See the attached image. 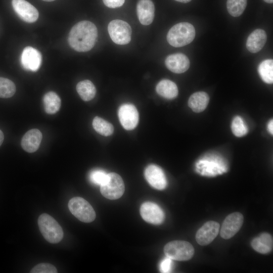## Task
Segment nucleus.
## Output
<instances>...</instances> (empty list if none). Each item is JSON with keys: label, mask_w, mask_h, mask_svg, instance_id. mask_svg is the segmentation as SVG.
Masks as SVG:
<instances>
[{"label": "nucleus", "mask_w": 273, "mask_h": 273, "mask_svg": "<svg viewBox=\"0 0 273 273\" xmlns=\"http://www.w3.org/2000/svg\"><path fill=\"white\" fill-rule=\"evenodd\" d=\"M97 36L96 26L92 22L82 21L72 27L69 33L68 41L70 47L75 51L85 52L94 47Z\"/></svg>", "instance_id": "nucleus-1"}, {"label": "nucleus", "mask_w": 273, "mask_h": 273, "mask_svg": "<svg viewBox=\"0 0 273 273\" xmlns=\"http://www.w3.org/2000/svg\"><path fill=\"white\" fill-rule=\"evenodd\" d=\"M195 36V29L188 22H180L174 25L168 31L167 40L172 46L181 47L191 43Z\"/></svg>", "instance_id": "nucleus-2"}, {"label": "nucleus", "mask_w": 273, "mask_h": 273, "mask_svg": "<svg viewBox=\"0 0 273 273\" xmlns=\"http://www.w3.org/2000/svg\"><path fill=\"white\" fill-rule=\"evenodd\" d=\"M39 230L44 239L53 244L59 243L63 237V231L58 222L47 213L41 214L38 218Z\"/></svg>", "instance_id": "nucleus-3"}, {"label": "nucleus", "mask_w": 273, "mask_h": 273, "mask_svg": "<svg viewBox=\"0 0 273 273\" xmlns=\"http://www.w3.org/2000/svg\"><path fill=\"white\" fill-rule=\"evenodd\" d=\"M166 256L177 261L188 260L194 254V248L188 242L181 240L172 241L167 243L164 247Z\"/></svg>", "instance_id": "nucleus-4"}, {"label": "nucleus", "mask_w": 273, "mask_h": 273, "mask_svg": "<svg viewBox=\"0 0 273 273\" xmlns=\"http://www.w3.org/2000/svg\"><path fill=\"white\" fill-rule=\"evenodd\" d=\"M68 206L71 213L81 221L90 222L96 218V212L92 205L81 197L71 199Z\"/></svg>", "instance_id": "nucleus-5"}, {"label": "nucleus", "mask_w": 273, "mask_h": 273, "mask_svg": "<svg viewBox=\"0 0 273 273\" xmlns=\"http://www.w3.org/2000/svg\"><path fill=\"white\" fill-rule=\"evenodd\" d=\"M125 187L121 177L115 172L108 173L106 181L100 186L102 195L110 200L120 198L124 192Z\"/></svg>", "instance_id": "nucleus-6"}, {"label": "nucleus", "mask_w": 273, "mask_h": 273, "mask_svg": "<svg viewBox=\"0 0 273 273\" xmlns=\"http://www.w3.org/2000/svg\"><path fill=\"white\" fill-rule=\"evenodd\" d=\"M108 30L112 41L117 44H126L131 40V28L125 21L119 19L111 21Z\"/></svg>", "instance_id": "nucleus-7"}, {"label": "nucleus", "mask_w": 273, "mask_h": 273, "mask_svg": "<svg viewBox=\"0 0 273 273\" xmlns=\"http://www.w3.org/2000/svg\"><path fill=\"white\" fill-rule=\"evenodd\" d=\"M244 220L243 215L236 212L228 215L223 221L220 235L223 239L232 238L241 229Z\"/></svg>", "instance_id": "nucleus-8"}, {"label": "nucleus", "mask_w": 273, "mask_h": 273, "mask_svg": "<svg viewBox=\"0 0 273 273\" xmlns=\"http://www.w3.org/2000/svg\"><path fill=\"white\" fill-rule=\"evenodd\" d=\"M119 121L126 130L133 129L138 125L139 119L138 111L136 107L131 104H124L118 110Z\"/></svg>", "instance_id": "nucleus-9"}, {"label": "nucleus", "mask_w": 273, "mask_h": 273, "mask_svg": "<svg viewBox=\"0 0 273 273\" xmlns=\"http://www.w3.org/2000/svg\"><path fill=\"white\" fill-rule=\"evenodd\" d=\"M140 214L144 220L153 224L162 223L165 218L162 209L157 204L151 202H144L142 204Z\"/></svg>", "instance_id": "nucleus-10"}, {"label": "nucleus", "mask_w": 273, "mask_h": 273, "mask_svg": "<svg viewBox=\"0 0 273 273\" xmlns=\"http://www.w3.org/2000/svg\"><path fill=\"white\" fill-rule=\"evenodd\" d=\"M12 6L18 16L24 22L33 23L39 16L37 10L25 0H12Z\"/></svg>", "instance_id": "nucleus-11"}, {"label": "nucleus", "mask_w": 273, "mask_h": 273, "mask_svg": "<svg viewBox=\"0 0 273 273\" xmlns=\"http://www.w3.org/2000/svg\"><path fill=\"white\" fill-rule=\"evenodd\" d=\"M219 224L214 221L205 222L197 232L196 240L200 245L205 246L211 243L219 233Z\"/></svg>", "instance_id": "nucleus-12"}, {"label": "nucleus", "mask_w": 273, "mask_h": 273, "mask_svg": "<svg viewBox=\"0 0 273 273\" xmlns=\"http://www.w3.org/2000/svg\"><path fill=\"white\" fill-rule=\"evenodd\" d=\"M145 178L148 183L154 188L164 190L167 186V180L163 170L158 166L148 165L144 172Z\"/></svg>", "instance_id": "nucleus-13"}, {"label": "nucleus", "mask_w": 273, "mask_h": 273, "mask_svg": "<svg viewBox=\"0 0 273 273\" xmlns=\"http://www.w3.org/2000/svg\"><path fill=\"white\" fill-rule=\"evenodd\" d=\"M21 61L25 70L36 71L41 64V55L36 49L31 47H27L22 53Z\"/></svg>", "instance_id": "nucleus-14"}, {"label": "nucleus", "mask_w": 273, "mask_h": 273, "mask_svg": "<svg viewBox=\"0 0 273 273\" xmlns=\"http://www.w3.org/2000/svg\"><path fill=\"white\" fill-rule=\"evenodd\" d=\"M165 64L170 71L178 74L186 72L190 67L189 58L182 53L168 56L165 59Z\"/></svg>", "instance_id": "nucleus-15"}, {"label": "nucleus", "mask_w": 273, "mask_h": 273, "mask_svg": "<svg viewBox=\"0 0 273 273\" xmlns=\"http://www.w3.org/2000/svg\"><path fill=\"white\" fill-rule=\"evenodd\" d=\"M136 13L140 23L150 25L154 18L155 7L151 0H140L136 6Z\"/></svg>", "instance_id": "nucleus-16"}, {"label": "nucleus", "mask_w": 273, "mask_h": 273, "mask_svg": "<svg viewBox=\"0 0 273 273\" xmlns=\"http://www.w3.org/2000/svg\"><path fill=\"white\" fill-rule=\"evenodd\" d=\"M42 137V133L39 130L31 129L23 135L21 143V146L27 152H34L38 149Z\"/></svg>", "instance_id": "nucleus-17"}, {"label": "nucleus", "mask_w": 273, "mask_h": 273, "mask_svg": "<svg viewBox=\"0 0 273 273\" xmlns=\"http://www.w3.org/2000/svg\"><path fill=\"white\" fill-rule=\"evenodd\" d=\"M266 40L267 35L264 30L255 29L248 36L246 41V48L251 53H257L263 48Z\"/></svg>", "instance_id": "nucleus-18"}, {"label": "nucleus", "mask_w": 273, "mask_h": 273, "mask_svg": "<svg viewBox=\"0 0 273 273\" xmlns=\"http://www.w3.org/2000/svg\"><path fill=\"white\" fill-rule=\"evenodd\" d=\"M251 245L254 250L260 253H268L272 250V237L269 234L263 233L254 238Z\"/></svg>", "instance_id": "nucleus-19"}, {"label": "nucleus", "mask_w": 273, "mask_h": 273, "mask_svg": "<svg viewBox=\"0 0 273 273\" xmlns=\"http://www.w3.org/2000/svg\"><path fill=\"white\" fill-rule=\"evenodd\" d=\"M209 101L208 95L204 92H198L193 94L188 100L189 107L195 112L203 111Z\"/></svg>", "instance_id": "nucleus-20"}, {"label": "nucleus", "mask_w": 273, "mask_h": 273, "mask_svg": "<svg viewBox=\"0 0 273 273\" xmlns=\"http://www.w3.org/2000/svg\"><path fill=\"white\" fill-rule=\"evenodd\" d=\"M156 90L161 97L167 99H173L178 95V88L176 84L168 79H163L157 84Z\"/></svg>", "instance_id": "nucleus-21"}, {"label": "nucleus", "mask_w": 273, "mask_h": 273, "mask_svg": "<svg viewBox=\"0 0 273 273\" xmlns=\"http://www.w3.org/2000/svg\"><path fill=\"white\" fill-rule=\"evenodd\" d=\"M43 103L46 112L49 114H54L60 110L61 101L56 93L49 92L44 95Z\"/></svg>", "instance_id": "nucleus-22"}, {"label": "nucleus", "mask_w": 273, "mask_h": 273, "mask_svg": "<svg viewBox=\"0 0 273 273\" xmlns=\"http://www.w3.org/2000/svg\"><path fill=\"white\" fill-rule=\"evenodd\" d=\"M76 90L80 98L84 101L93 99L96 94V89L93 83L89 80L79 82L76 85Z\"/></svg>", "instance_id": "nucleus-23"}, {"label": "nucleus", "mask_w": 273, "mask_h": 273, "mask_svg": "<svg viewBox=\"0 0 273 273\" xmlns=\"http://www.w3.org/2000/svg\"><path fill=\"white\" fill-rule=\"evenodd\" d=\"M258 73L262 80L265 83L273 82V60L266 59L261 62L258 67Z\"/></svg>", "instance_id": "nucleus-24"}, {"label": "nucleus", "mask_w": 273, "mask_h": 273, "mask_svg": "<svg viewBox=\"0 0 273 273\" xmlns=\"http://www.w3.org/2000/svg\"><path fill=\"white\" fill-rule=\"evenodd\" d=\"M93 126L97 132L104 136L110 135L114 131V127L111 123L98 116L94 118Z\"/></svg>", "instance_id": "nucleus-25"}, {"label": "nucleus", "mask_w": 273, "mask_h": 273, "mask_svg": "<svg viewBox=\"0 0 273 273\" xmlns=\"http://www.w3.org/2000/svg\"><path fill=\"white\" fill-rule=\"evenodd\" d=\"M247 4V0H227L226 8L231 16L236 17L243 14Z\"/></svg>", "instance_id": "nucleus-26"}, {"label": "nucleus", "mask_w": 273, "mask_h": 273, "mask_svg": "<svg viewBox=\"0 0 273 273\" xmlns=\"http://www.w3.org/2000/svg\"><path fill=\"white\" fill-rule=\"evenodd\" d=\"M16 86L11 80L0 77V98H9L15 93Z\"/></svg>", "instance_id": "nucleus-27"}, {"label": "nucleus", "mask_w": 273, "mask_h": 273, "mask_svg": "<svg viewBox=\"0 0 273 273\" xmlns=\"http://www.w3.org/2000/svg\"><path fill=\"white\" fill-rule=\"evenodd\" d=\"M231 128L233 133L238 137H241L247 133L248 128L242 118L240 116L235 117L232 123Z\"/></svg>", "instance_id": "nucleus-28"}, {"label": "nucleus", "mask_w": 273, "mask_h": 273, "mask_svg": "<svg viewBox=\"0 0 273 273\" xmlns=\"http://www.w3.org/2000/svg\"><path fill=\"white\" fill-rule=\"evenodd\" d=\"M108 173L101 169H96L92 171L89 174V179L93 183L101 186L106 180Z\"/></svg>", "instance_id": "nucleus-29"}, {"label": "nucleus", "mask_w": 273, "mask_h": 273, "mask_svg": "<svg viewBox=\"0 0 273 273\" xmlns=\"http://www.w3.org/2000/svg\"><path fill=\"white\" fill-rule=\"evenodd\" d=\"M56 268L51 264L48 263H41L37 264L32 268L31 273H56Z\"/></svg>", "instance_id": "nucleus-30"}, {"label": "nucleus", "mask_w": 273, "mask_h": 273, "mask_svg": "<svg viewBox=\"0 0 273 273\" xmlns=\"http://www.w3.org/2000/svg\"><path fill=\"white\" fill-rule=\"evenodd\" d=\"M171 259L166 256L161 262L160 270L161 272H169L171 270L172 261Z\"/></svg>", "instance_id": "nucleus-31"}, {"label": "nucleus", "mask_w": 273, "mask_h": 273, "mask_svg": "<svg viewBox=\"0 0 273 273\" xmlns=\"http://www.w3.org/2000/svg\"><path fill=\"white\" fill-rule=\"evenodd\" d=\"M104 4L110 8H116L122 6L125 0H103Z\"/></svg>", "instance_id": "nucleus-32"}, {"label": "nucleus", "mask_w": 273, "mask_h": 273, "mask_svg": "<svg viewBox=\"0 0 273 273\" xmlns=\"http://www.w3.org/2000/svg\"><path fill=\"white\" fill-rule=\"evenodd\" d=\"M267 129L271 134H273V121L270 120L267 125Z\"/></svg>", "instance_id": "nucleus-33"}, {"label": "nucleus", "mask_w": 273, "mask_h": 273, "mask_svg": "<svg viewBox=\"0 0 273 273\" xmlns=\"http://www.w3.org/2000/svg\"><path fill=\"white\" fill-rule=\"evenodd\" d=\"M4 139V135L2 131L0 129V146L2 144Z\"/></svg>", "instance_id": "nucleus-34"}, {"label": "nucleus", "mask_w": 273, "mask_h": 273, "mask_svg": "<svg viewBox=\"0 0 273 273\" xmlns=\"http://www.w3.org/2000/svg\"><path fill=\"white\" fill-rule=\"evenodd\" d=\"M177 2L182 3H188L191 2L192 0H175Z\"/></svg>", "instance_id": "nucleus-35"}, {"label": "nucleus", "mask_w": 273, "mask_h": 273, "mask_svg": "<svg viewBox=\"0 0 273 273\" xmlns=\"http://www.w3.org/2000/svg\"><path fill=\"white\" fill-rule=\"evenodd\" d=\"M265 3L268 4H272L273 3V0H263Z\"/></svg>", "instance_id": "nucleus-36"}, {"label": "nucleus", "mask_w": 273, "mask_h": 273, "mask_svg": "<svg viewBox=\"0 0 273 273\" xmlns=\"http://www.w3.org/2000/svg\"><path fill=\"white\" fill-rule=\"evenodd\" d=\"M43 1H45V2H53L55 0H42Z\"/></svg>", "instance_id": "nucleus-37"}]
</instances>
